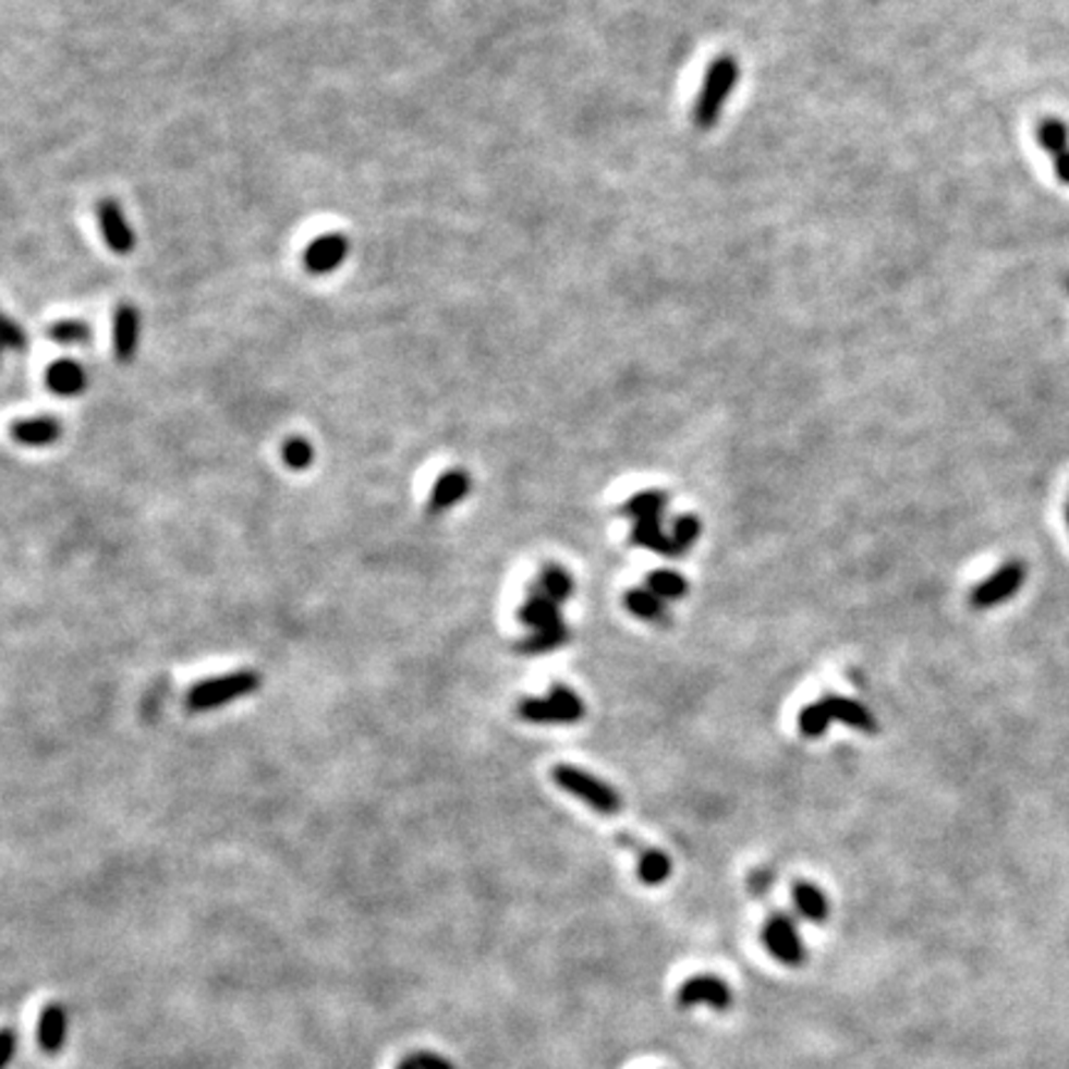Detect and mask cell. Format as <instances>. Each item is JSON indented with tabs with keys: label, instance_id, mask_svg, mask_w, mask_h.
Listing matches in <instances>:
<instances>
[{
	"label": "cell",
	"instance_id": "obj_3",
	"mask_svg": "<svg viewBox=\"0 0 1069 1069\" xmlns=\"http://www.w3.org/2000/svg\"><path fill=\"white\" fill-rule=\"evenodd\" d=\"M258 687H260V676L255 671H251V669L233 671L228 676H221V679L204 681V683H198V687L191 689L189 696H186V706L191 710L218 708V706H226V703H231L235 699L248 696V693H253Z\"/></svg>",
	"mask_w": 1069,
	"mask_h": 1069
},
{
	"label": "cell",
	"instance_id": "obj_14",
	"mask_svg": "<svg viewBox=\"0 0 1069 1069\" xmlns=\"http://www.w3.org/2000/svg\"><path fill=\"white\" fill-rule=\"evenodd\" d=\"M518 716L527 720V724H557V726L580 724V718L564 708L560 701H555L552 696L523 699L518 703Z\"/></svg>",
	"mask_w": 1069,
	"mask_h": 1069
},
{
	"label": "cell",
	"instance_id": "obj_30",
	"mask_svg": "<svg viewBox=\"0 0 1069 1069\" xmlns=\"http://www.w3.org/2000/svg\"><path fill=\"white\" fill-rule=\"evenodd\" d=\"M775 879V876L770 872H755L751 876V889L753 894H757V897H763V894L770 889V882Z\"/></svg>",
	"mask_w": 1069,
	"mask_h": 1069
},
{
	"label": "cell",
	"instance_id": "obj_26",
	"mask_svg": "<svg viewBox=\"0 0 1069 1069\" xmlns=\"http://www.w3.org/2000/svg\"><path fill=\"white\" fill-rule=\"evenodd\" d=\"M699 537H701V520L693 515V513H683L673 520V525H671V540H673V550H676V557H683L687 555L693 545L699 543Z\"/></svg>",
	"mask_w": 1069,
	"mask_h": 1069
},
{
	"label": "cell",
	"instance_id": "obj_2",
	"mask_svg": "<svg viewBox=\"0 0 1069 1069\" xmlns=\"http://www.w3.org/2000/svg\"><path fill=\"white\" fill-rule=\"evenodd\" d=\"M552 780L560 785V788L572 794V798L582 800L584 805L592 807L594 812L605 817H615L621 812V798L619 792L607 785L605 780L594 778L587 770L574 765H557L552 770Z\"/></svg>",
	"mask_w": 1069,
	"mask_h": 1069
},
{
	"label": "cell",
	"instance_id": "obj_9",
	"mask_svg": "<svg viewBox=\"0 0 1069 1069\" xmlns=\"http://www.w3.org/2000/svg\"><path fill=\"white\" fill-rule=\"evenodd\" d=\"M1037 144L1049 157L1057 179L1069 186V130L1062 119L1047 117L1037 124Z\"/></svg>",
	"mask_w": 1069,
	"mask_h": 1069
},
{
	"label": "cell",
	"instance_id": "obj_22",
	"mask_svg": "<svg viewBox=\"0 0 1069 1069\" xmlns=\"http://www.w3.org/2000/svg\"><path fill=\"white\" fill-rule=\"evenodd\" d=\"M568 642H570V629L560 624V627H552V629H540V632H533L518 644V652L525 654V656H540V654L555 652V648H560Z\"/></svg>",
	"mask_w": 1069,
	"mask_h": 1069
},
{
	"label": "cell",
	"instance_id": "obj_18",
	"mask_svg": "<svg viewBox=\"0 0 1069 1069\" xmlns=\"http://www.w3.org/2000/svg\"><path fill=\"white\" fill-rule=\"evenodd\" d=\"M632 545L646 547V550H652V552H656V555H661V557H671V560H676L673 540H671V535H666V533H664L661 518H646V520H636V523H634V530H632Z\"/></svg>",
	"mask_w": 1069,
	"mask_h": 1069
},
{
	"label": "cell",
	"instance_id": "obj_19",
	"mask_svg": "<svg viewBox=\"0 0 1069 1069\" xmlns=\"http://www.w3.org/2000/svg\"><path fill=\"white\" fill-rule=\"evenodd\" d=\"M624 607L629 609V615H634L636 619L654 621V624H666V621H669L666 602L661 597H656L652 590H629L624 594Z\"/></svg>",
	"mask_w": 1069,
	"mask_h": 1069
},
{
	"label": "cell",
	"instance_id": "obj_29",
	"mask_svg": "<svg viewBox=\"0 0 1069 1069\" xmlns=\"http://www.w3.org/2000/svg\"><path fill=\"white\" fill-rule=\"evenodd\" d=\"M3 337H5L8 350H23L25 342H27L25 330L11 317H5V323H3Z\"/></svg>",
	"mask_w": 1069,
	"mask_h": 1069
},
{
	"label": "cell",
	"instance_id": "obj_21",
	"mask_svg": "<svg viewBox=\"0 0 1069 1069\" xmlns=\"http://www.w3.org/2000/svg\"><path fill=\"white\" fill-rule=\"evenodd\" d=\"M671 870H673L671 857L661 852V849H644V852L639 854L636 874L646 886H661L664 882H669Z\"/></svg>",
	"mask_w": 1069,
	"mask_h": 1069
},
{
	"label": "cell",
	"instance_id": "obj_11",
	"mask_svg": "<svg viewBox=\"0 0 1069 1069\" xmlns=\"http://www.w3.org/2000/svg\"><path fill=\"white\" fill-rule=\"evenodd\" d=\"M471 490V475L463 469H451L446 471L441 478L434 483L432 496H428V513L441 515L444 510L453 508L455 502H461Z\"/></svg>",
	"mask_w": 1069,
	"mask_h": 1069
},
{
	"label": "cell",
	"instance_id": "obj_28",
	"mask_svg": "<svg viewBox=\"0 0 1069 1069\" xmlns=\"http://www.w3.org/2000/svg\"><path fill=\"white\" fill-rule=\"evenodd\" d=\"M315 459V451H313V446H309L305 438H290V441H286V446H282V461H286L292 471H303L307 469L309 463H313Z\"/></svg>",
	"mask_w": 1069,
	"mask_h": 1069
},
{
	"label": "cell",
	"instance_id": "obj_5",
	"mask_svg": "<svg viewBox=\"0 0 1069 1069\" xmlns=\"http://www.w3.org/2000/svg\"><path fill=\"white\" fill-rule=\"evenodd\" d=\"M1025 580H1028L1025 562L1020 560L1005 562L1003 568L995 570L988 580H983L971 592V607L977 611L1000 607L1003 602L1016 597V594L1022 590V584H1025Z\"/></svg>",
	"mask_w": 1069,
	"mask_h": 1069
},
{
	"label": "cell",
	"instance_id": "obj_12",
	"mask_svg": "<svg viewBox=\"0 0 1069 1069\" xmlns=\"http://www.w3.org/2000/svg\"><path fill=\"white\" fill-rule=\"evenodd\" d=\"M822 701H825V706L829 708L831 720H839V724L862 730L864 736H874L876 730H879L874 713L866 708L864 703L847 696H837V693H827Z\"/></svg>",
	"mask_w": 1069,
	"mask_h": 1069
},
{
	"label": "cell",
	"instance_id": "obj_15",
	"mask_svg": "<svg viewBox=\"0 0 1069 1069\" xmlns=\"http://www.w3.org/2000/svg\"><path fill=\"white\" fill-rule=\"evenodd\" d=\"M45 381H48V389L58 397H77L87 387V372L82 369V364L72 360H60L48 367L45 374Z\"/></svg>",
	"mask_w": 1069,
	"mask_h": 1069
},
{
	"label": "cell",
	"instance_id": "obj_20",
	"mask_svg": "<svg viewBox=\"0 0 1069 1069\" xmlns=\"http://www.w3.org/2000/svg\"><path fill=\"white\" fill-rule=\"evenodd\" d=\"M533 590L545 594V597H550L552 602H557V605H562V602H568L572 597L574 582L570 578V572L560 568V564H547V568H543L540 578H537V584H533Z\"/></svg>",
	"mask_w": 1069,
	"mask_h": 1069
},
{
	"label": "cell",
	"instance_id": "obj_16",
	"mask_svg": "<svg viewBox=\"0 0 1069 1069\" xmlns=\"http://www.w3.org/2000/svg\"><path fill=\"white\" fill-rule=\"evenodd\" d=\"M11 434L17 444L23 446H50L60 438L62 426L58 418L52 416H35L25 418V422L13 424Z\"/></svg>",
	"mask_w": 1069,
	"mask_h": 1069
},
{
	"label": "cell",
	"instance_id": "obj_4",
	"mask_svg": "<svg viewBox=\"0 0 1069 1069\" xmlns=\"http://www.w3.org/2000/svg\"><path fill=\"white\" fill-rule=\"evenodd\" d=\"M763 944L767 948V953L782 965L798 968L805 963L807 958L805 940H802L798 924H794V919L788 916V913H775V916L765 921Z\"/></svg>",
	"mask_w": 1069,
	"mask_h": 1069
},
{
	"label": "cell",
	"instance_id": "obj_7",
	"mask_svg": "<svg viewBox=\"0 0 1069 1069\" xmlns=\"http://www.w3.org/2000/svg\"><path fill=\"white\" fill-rule=\"evenodd\" d=\"M347 253H350V241L344 233H323L307 245L303 260L313 276H327L342 268Z\"/></svg>",
	"mask_w": 1069,
	"mask_h": 1069
},
{
	"label": "cell",
	"instance_id": "obj_6",
	"mask_svg": "<svg viewBox=\"0 0 1069 1069\" xmlns=\"http://www.w3.org/2000/svg\"><path fill=\"white\" fill-rule=\"evenodd\" d=\"M676 1003L683 1010L693 1008H710L716 1012H726L730 1005H733V991L730 985L718 975H693L687 983L681 985L679 993H676Z\"/></svg>",
	"mask_w": 1069,
	"mask_h": 1069
},
{
	"label": "cell",
	"instance_id": "obj_17",
	"mask_svg": "<svg viewBox=\"0 0 1069 1069\" xmlns=\"http://www.w3.org/2000/svg\"><path fill=\"white\" fill-rule=\"evenodd\" d=\"M792 903L800 916L812 921V924H822L829 916V901L825 891L812 882H798L792 886Z\"/></svg>",
	"mask_w": 1069,
	"mask_h": 1069
},
{
	"label": "cell",
	"instance_id": "obj_1",
	"mask_svg": "<svg viewBox=\"0 0 1069 1069\" xmlns=\"http://www.w3.org/2000/svg\"><path fill=\"white\" fill-rule=\"evenodd\" d=\"M738 82H740V62L736 54L724 52L710 60V65L706 68V75H703L699 95L693 99V107H691V124L696 126L699 132H710L713 126L718 124L720 112H724L728 97L736 93Z\"/></svg>",
	"mask_w": 1069,
	"mask_h": 1069
},
{
	"label": "cell",
	"instance_id": "obj_27",
	"mask_svg": "<svg viewBox=\"0 0 1069 1069\" xmlns=\"http://www.w3.org/2000/svg\"><path fill=\"white\" fill-rule=\"evenodd\" d=\"M48 337L54 344H87L93 332L82 319H62L50 327Z\"/></svg>",
	"mask_w": 1069,
	"mask_h": 1069
},
{
	"label": "cell",
	"instance_id": "obj_8",
	"mask_svg": "<svg viewBox=\"0 0 1069 1069\" xmlns=\"http://www.w3.org/2000/svg\"><path fill=\"white\" fill-rule=\"evenodd\" d=\"M97 221L102 228V238L107 243V248L117 255H126L134 251L136 238L132 226L126 223V216L122 211V206L117 204L114 198H102L97 204Z\"/></svg>",
	"mask_w": 1069,
	"mask_h": 1069
},
{
	"label": "cell",
	"instance_id": "obj_24",
	"mask_svg": "<svg viewBox=\"0 0 1069 1069\" xmlns=\"http://www.w3.org/2000/svg\"><path fill=\"white\" fill-rule=\"evenodd\" d=\"M646 590H652L664 602L683 599L689 594V582L673 570H654L646 578Z\"/></svg>",
	"mask_w": 1069,
	"mask_h": 1069
},
{
	"label": "cell",
	"instance_id": "obj_13",
	"mask_svg": "<svg viewBox=\"0 0 1069 1069\" xmlns=\"http://www.w3.org/2000/svg\"><path fill=\"white\" fill-rule=\"evenodd\" d=\"M518 619L523 621L527 629H533V632H540V629H552V627L562 624L560 605L552 602L550 597H545V594L535 592L533 587H530V592H527L525 605L518 609Z\"/></svg>",
	"mask_w": 1069,
	"mask_h": 1069
},
{
	"label": "cell",
	"instance_id": "obj_25",
	"mask_svg": "<svg viewBox=\"0 0 1069 1069\" xmlns=\"http://www.w3.org/2000/svg\"><path fill=\"white\" fill-rule=\"evenodd\" d=\"M829 724H831V716H829V708L825 706V701L807 703V706L802 708L800 716H798L800 733L810 740H817V738L825 736Z\"/></svg>",
	"mask_w": 1069,
	"mask_h": 1069
},
{
	"label": "cell",
	"instance_id": "obj_31",
	"mask_svg": "<svg viewBox=\"0 0 1069 1069\" xmlns=\"http://www.w3.org/2000/svg\"><path fill=\"white\" fill-rule=\"evenodd\" d=\"M1065 518H1067V525H1069V502L1065 506Z\"/></svg>",
	"mask_w": 1069,
	"mask_h": 1069
},
{
	"label": "cell",
	"instance_id": "obj_23",
	"mask_svg": "<svg viewBox=\"0 0 1069 1069\" xmlns=\"http://www.w3.org/2000/svg\"><path fill=\"white\" fill-rule=\"evenodd\" d=\"M666 506H669V496L664 490H642L621 506V513L634 520L661 518Z\"/></svg>",
	"mask_w": 1069,
	"mask_h": 1069
},
{
	"label": "cell",
	"instance_id": "obj_10",
	"mask_svg": "<svg viewBox=\"0 0 1069 1069\" xmlns=\"http://www.w3.org/2000/svg\"><path fill=\"white\" fill-rule=\"evenodd\" d=\"M139 330H142V319L139 313L132 305H117L114 317H112V344L117 362L130 364L136 354V344H139Z\"/></svg>",
	"mask_w": 1069,
	"mask_h": 1069
}]
</instances>
